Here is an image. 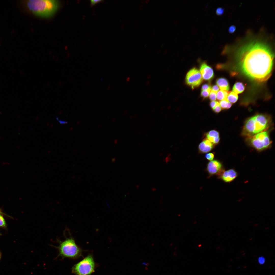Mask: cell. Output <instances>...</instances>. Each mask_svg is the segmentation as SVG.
Here are the masks:
<instances>
[{"mask_svg": "<svg viewBox=\"0 0 275 275\" xmlns=\"http://www.w3.org/2000/svg\"><path fill=\"white\" fill-rule=\"evenodd\" d=\"M237 57L240 70L251 79L260 82L271 76L274 55L265 43L253 41L246 44L238 50Z\"/></svg>", "mask_w": 275, "mask_h": 275, "instance_id": "1", "label": "cell"}, {"mask_svg": "<svg viewBox=\"0 0 275 275\" xmlns=\"http://www.w3.org/2000/svg\"><path fill=\"white\" fill-rule=\"evenodd\" d=\"M29 9L34 14L42 18L51 17L58 9V0H29L26 2Z\"/></svg>", "mask_w": 275, "mask_h": 275, "instance_id": "2", "label": "cell"}, {"mask_svg": "<svg viewBox=\"0 0 275 275\" xmlns=\"http://www.w3.org/2000/svg\"><path fill=\"white\" fill-rule=\"evenodd\" d=\"M270 120L267 116L262 114L251 117L245 123L243 134L250 136L263 132L269 127Z\"/></svg>", "mask_w": 275, "mask_h": 275, "instance_id": "3", "label": "cell"}, {"mask_svg": "<svg viewBox=\"0 0 275 275\" xmlns=\"http://www.w3.org/2000/svg\"><path fill=\"white\" fill-rule=\"evenodd\" d=\"M58 242L59 245L57 248L59 256L63 258H75L81 254V249L72 237L66 238L63 241H59Z\"/></svg>", "mask_w": 275, "mask_h": 275, "instance_id": "4", "label": "cell"}, {"mask_svg": "<svg viewBox=\"0 0 275 275\" xmlns=\"http://www.w3.org/2000/svg\"><path fill=\"white\" fill-rule=\"evenodd\" d=\"M94 267L93 258L89 255L74 265L72 272L76 275H90L94 272Z\"/></svg>", "mask_w": 275, "mask_h": 275, "instance_id": "5", "label": "cell"}, {"mask_svg": "<svg viewBox=\"0 0 275 275\" xmlns=\"http://www.w3.org/2000/svg\"><path fill=\"white\" fill-rule=\"evenodd\" d=\"M250 142L252 146L259 150L267 148L271 142L267 131H263L255 134L250 138Z\"/></svg>", "mask_w": 275, "mask_h": 275, "instance_id": "6", "label": "cell"}, {"mask_svg": "<svg viewBox=\"0 0 275 275\" xmlns=\"http://www.w3.org/2000/svg\"><path fill=\"white\" fill-rule=\"evenodd\" d=\"M203 79L200 71L195 68L190 69L187 73L185 78L186 84L192 89L198 87L202 82Z\"/></svg>", "mask_w": 275, "mask_h": 275, "instance_id": "7", "label": "cell"}, {"mask_svg": "<svg viewBox=\"0 0 275 275\" xmlns=\"http://www.w3.org/2000/svg\"><path fill=\"white\" fill-rule=\"evenodd\" d=\"M222 167V164L219 161L213 160L208 163L207 170L210 176L218 175L221 173Z\"/></svg>", "mask_w": 275, "mask_h": 275, "instance_id": "8", "label": "cell"}, {"mask_svg": "<svg viewBox=\"0 0 275 275\" xmlns=\"http://www.w3.org/2000/svg\"><path fill=\"white\" fill-rule=\"evenodd\" d=\"M202 78L206 80H210L214 77L213 71L212 68L204 62L202 63L200 67V71Z\"/></svg>", "mask_w": 275, "mask_h": 275, "instance_id": "9", "label": "cell"}, {"mask_svg": "<svg viewBox=\"0 0 275 275\" xmlns=\"http://www.w3.org/2000/svg\"><path fill=\"white\" fill-rule=\"evenodd\" d=\"M237 173L234 169H230L223 173L221 178L224 181L229 182L233 181L237 177Z\"/></svg>", "mask_w": 275, "mask_h": 275, "instance_id": "10", "label": "cell"}, {"mask_svg": "<svg viewBox=\"0 0 275 275\" xmlns=\"http://www.w3.org/2000/svg\"><path fill=\"white\" fill-rule=\"evenodd\" d=\"M214 145L207 138L204 139L198 146V149L201 153H207L213 148Z\"/></svg>", "mask_w": 275, "mask_h": 275, "instance_id": "11", "label": "cell"}, {"mask_svg": "<svg viewBox=\"0 0 275 275\" xmlns=\"http://www.w3.org/2000/svg\"><path fill=\"white\" fill-rule=\"evenodd\" d=\"M216 83L220 90L228 91L230 87L228 80L224 78H220L217 79Z\"/></svg>", "mask_w": 275, "mask_h": 275, "instance_id": "12", "label": "cell"}, {"mask_svg": "<svg viewBox=\"0 0 275 275\" xmlns=\"http://www.w3.org/2000/svg\"><path fill=\"white\" fill-rule=\"evenodd\" d=\"M245 86L242 82H237L234 84L232 88L233 91L237 94L240 93L244 90Z\"/></svg>", "mask_w": 275, "mask_h": 275, "instance_id": "13", "label": "cell"}, {"mask_svg": "<svg viewBox=\"0 0 275 275\" xmlns=\"http://www.w3.org/2000/svg\"><path fill=\"white\" fill-rule=\"evenodd\" d=\"M229 92L228 91L221 90L218 91L216 93L217 99L218 101H221L227 98Z\"/></svg>", "mask_w": 275, "mask_h": 275, "instance_id": "14", "label": "cell"}, {"mask_svg": "<svg viewBox=\"0 0 275 275\" xmlns=\"http://www.w3.org/2000/svg\"><path fill=\"white\" fill-rule=\"evenodd\" d=\"M238 98L237 94L233 91H231L229 92L227 99L229 102L231 103H234L237 101Z\"/></svg>", "mask_w": 275, "mask_h": 275, "instance_id": "15", "label": "cell"}, {"mask_svg": "<svg viewBox=\"0 0 275 275\" xmlns=\"http://www.w3.org/2000/svg\"><path fill=\"white\" fill-rule=\"evenodd\" d=\"M206 137H209L214 138L219 137V132L217 131L213 130L209 131L205 134Z\"/></svg>", "mask_w": 275, "mask_h": 275, "instance_id": "16", "label": "cell"}, {"mask_svg": "<svg viewBox=\"0 0 275 275\" xmlns=\"http://www.w3.org/2000/svg\"><path fill=\"white\" fill-rule=\"evenodd\" d=\"M228 102L227 98L221 101L219 103L221 108L223 109H226Z\"/></svg>", "mask_w": 275, "mask_h": 275, "instance_id": "17", "label": "cell"}, {"mask_svg": "<svg viewBox=\"0 0 275 275\" xmlns=\"http://www.w3.org/2000/svg\"><path fill=\"white\" fill-rule=\"evenodd\" d=\"M211 89L206 90H202L200 93V95L203 99L207 98L209 96L211 91Z\"/></svg>", "mask_w": 275, "mask_h": 275, "instance_id": "18", "label": "cell"}, {"mask_svg": "<svg viewBox=\"0 0 275 275\" xmlns=\"http://www.w3.org/2000/svg\"><path fill=\"white\" fill-rule=\"evenodd\" d=\"M217 93L211 90L209 94V99L212 101H215L216 98Z\"/></svg>", "mask_w": 275, "mask_h": 275, "instance_id": "19", "label": "cell"}, {"mask_svg": "<svg viewBox=\"0 0 275 275\" xmlns=\"http://www.w3.org/2000/svg\"><path fill=\"white\" fill-rule=\"evenodd\" d=\"M214 155L212 153H207L205 156V158L210 161L212 160L214 158Z\"/></svg>", "mask_w": 275, "mask_h": 275, "instance_id": "20", "label": "cell"}, {"mask_svg": "<svg viewBox=\"0 0 275 275\" xmlns=\"http://www.w3.org/2000/svg\"><path fill=\"white\" fill-rule=\"evenodd\" d=\"M221 108L220 106L219 103L217 101L216 105L214 108L213 109V110L215 113H218L221 111Z\"/></svg>", "mask_w": 275, "mask_h": 275, "instance_id": "21", "label": "cell"}, {"mask_svg": "<svg viewBox=\"0 0 275 275\" xmlns=\"http://www.w3.org/2000/svg\"><path fill=\"white\" fill-rule=\"evenodd\" d=\"M211 86L210 84L207 83L203 85L201 87L202 90H206L211 89Z\"/></svg>", "mask_w": 275, "mask_h": 275, "instance_id": "22", "label": "cell"}, {"mask_svg": "<svg viewBox=\"0 0 275 275\" xmlns=\"http://www.w3.org/2000/svg\"><path fill=\"white\" fill-rule=\"evenodd\" d=\"M5 221L3 216L0 214V227H4L6 226Z\"/></svg>", "mask_w": 275, "mask_h": 275, "instance_id": "23", "label": "cell"}, {"mask_svg": "<svg viewBox=\"0 0 275 275\" xmlns=\"http://www.w3.org/2000/svg\"><path fill=\"white\" fill-rule=\"evenodd\" d=\"M224 12V9L222 7H218L217 8L216 11V14L219 15H222Z\"/></svg>", "mask_w": 275, "mask_h": 275, "instance_id": "24", "label": "cell"}, {"mask_svg": "<svg viewBox=\"0 0 275 275\" xmlns=\"http://www.w3.org/2000/svg\"><path fill=\"white\" fill-rule=\"evenodd\" d=\"M258 263L261 265L264 264L265 261V257L263 256L259 257L258 258Z\"/></svg>", "mask_w": 275, "mask_h": 275, "instance_id": "25", "label": "cell"}, {"mask_svg": "<svg viewBox=\"0 0 275 275\" xmlns=\"http://www.w3.org/2000/svg\"><path fill=\"white\" fill-rule=\"evenodd\" d=\"M236 29V28L235 26L234 25H231L229 28L228 32L229 33H232L235 32Z\"/></svg>", "mask_w": 275, "mask_h": 275, "instance_id": "26", "label": "cell"}, {"mask_svg": "<svg viewBox=\"0 0 275 275\" xmlns=\"http://www.w3.org/2000/svg\"><path fill=\"white\" fill-rule=\"evenodd\" d=\"M219 88L216 85L213 86L211 88V91L217 93L219 91Z\"/></svg>", "mask_w": 275, "mask_h": 275, "instance_id": "27", "label": "cell"}, {"mask_svg": "<svg viewBox=\"0 0 275 275\" xmlns=\"http://www.w3.org/2000/svg\"><path fill=\"white\" fill-rule=\"evenodd\" d=\"M103 1V0H90V5L91 6H93L96 3L102 1Z\"/></svg>", "mask_w": 275, "mask_h": 275, "instance_id": "28", "label": "cell"}, {"mask_svg": "<svg viewBox=\"0 0 275 275\" xmlns=\"http://www.w3.org/2000/svg\"><path fill=\"white\" fill-rule=\"evenodd\" d=\"M217 101H212L210 103V107L213 109L216 105Z\"/></svg>", "mask_w": 275, "mask_h": 275, "instance_id": "29", "label": "cell"}, {"mask_svg": "<svg viewBox=\"0 0 275 275\" xmlns=\"http://www.w3.org/2000/svg\"><path fill=\"white\" fill-rule=\"evenodd\" d=\"M232 104V103L229 101L226 109H228L230 108L231 107Z\"/></svg>", "mask_w": 275, "mask_h": 275, "instance_id": "30", "label": "cell"}, {"mask_svg": "<svg viewBox=\"0 0 275 275\" xmlns=\"http://www.w3.org/2000/svg\"><path fill=\"white\" fill-rule=\"evenodd\" d=\"M59 122L61 124H64L67 123V122H66L64 121H62L61 120H58Z\"/></svg>", "mask_w": 275, "mask_h": 275, "instance_id": "31", "label": "cell"}, {"mask_svg": "<svg viewBox=\"0 0 275 275\" xmlns=\"http://www.w3.org/2000/svg\"><path fill=\"white\" fill-rule=\"evenodd\" d=\"M151 190H152V191H155V190H156V188H151Z\"/></svg>", "mask_w": 275, "mask_h": 275, "instance_id": "32", "label": "cell"}, {"mask_svg": "<svg viewBox=\"0 0 275 275\" xmlns=\"http://www.w3.org/2000/svg\"><path fill=\"white\" fill-rule=\"evenodd\" d=\"M142 8V5H140L139 6V10L141 9Z\"/></svg>", "mask_w": 275, "mask_h": 275, "instance_id": "33", "label": "cell"}, {"mask_svg": "<svg viewBox=\"0 0 275 275\" xmlns=\"http://www.w3.org/2000/svg\"><path fill=\"white\" fill-rule=\"evenodd\" d=\"M160 51H161V50H160V49H159V50H158V51H157V53H160Z\"/></svg>", "mask_w": 275, "mask_h": 275, "instance_id": "34", "label": "cell"}, {"mask_svg": "<svg viewBox=\"0 0 275 275\" xmlns=\"http://www.w3.org/2000/svg\"><path fill=\"white\" fill-rule=\"evenodd\" d=\"M149 2V0H146L145 1V3L146 4H147Z\"/></svg>", "mask_w": 275, "mask_h": 275, "instance_id": "35", "label": "cell"}, {"mask_svg": "<svg viewBox=\"0 0 275 275\" xmlns=\"http://www.w3.org/2000/svg\"><path fill=\"white\" fill-rule=\"evenodd\" d=\"M139 23V22L138 21H137L135 23V24L136 25H137Z\"/></svg>", "mask_w": 275, "mask_h": 275, "instance_id": "36", "label": "cell"}, {"mask_svg": "<svg viewBox=\"0 0 275 275\" xmlns=\"http://www.w3.org/2000/svg\"><path fill=\"white\" fill-rule=\"evenodd\" d=\"M144 0H141V3H143L144 2Z\"/></svg>", "mask_w": 275, "mask_h": 275, "instance_id": "37", "label": "cell"}, {"mask_svg": "<svg viewBox=\"0 0 275 275\" xmlns=\"http://www.w3.org/2000/svg\"><path fill=\"white\" fill-rule=\"evenodd\" d=\"M0 214H4V213H3V212H2V211H1V210H0Z\"/></svg>", "mask_w": 275, "mask_h": 275, "instance_id": "38", "label": "cell"}, {"mask_svg": "<svg viewBox=\"0 0 275 275\" xmlns=\"http://www.w3.org/2000/svg\"><path fill=\"white\" fill-rule=\"evenodd\" d=\"M163 45H164L163 44H162L161 45V47H163Z\"/></svg>", "mask_w": 275, "mask_h": 275, "instance_id": "39", "label": "cell"}, {"mask_svg": "<svg viewBox=\"0 0 275 275\" xmlns=\"http://www.w3.org/2000/svg\"><path fill=\"white\" fill-rule=\"evenodd\" d=\"M167 51V50H166L164 51V53H166Z\"/></svg>", "mask_w": 275, "mask_h": 275, "instance_id": "40", "label": "cell"}, {"mask_svg": "<svg viewBox=\"0 0 275 275\" xmlns=\"http://www.w3.org/2000/svg\"><path fill=\"white\" fill-rule=\"evenodd\" d=\"M107 88H108V89H109L110 88V86L108 87Z\"/></svg>", "mask_w": 275, "mask_h": 275, "instance_id": "41", "label": "cell"}, {"mask_svg": "<svg viewBox=\"0 0 275 275\" xmlns=\"http://www.w3.org/2000/svg\"><path fill=\"white\" fill-rule=\"evenodd\" d=\"M1 253L0 252V259L1 258Z\"/></svg>", "mask_w": 275, "mask_h": 275, "instance_id": "42", "label": "cell"}, {"mask_svg": "<svg viewBox=\"0 0 275 275\" xmlns=\"http://www.w3.org/2000/svg\"><path fill=\"white\" fill-rule=\"evenodd\" d=\"M156 31H154V33H153V34H155V33H156Z\"/></svg>", "mask_w": 275, "mask_h": 275, "instance_id": "43", "label": "cell"}, {"mask_svg": "<svg viewBox=\"0 0 275 275\" xmlns=\"http://www.w3.org/2000/svg\"><path fill=\"white\" fill-rule=\"evenodd\" d=\"M129 78H128V79H127V80H128V81H129Z\"/></svg>", "mask_w": 275, "mask_h": 275, "instance_id": "44", "label": "cell"}, {"mask_svg": "<svg viewBox=\"0 0 275 275\" xmlns=\"http://www.w3.org/2000/svg\"></svg>", "mask_w": 275, "mask_h": 275, "instance_id": "45", "label": "cell"}]
</instances>
